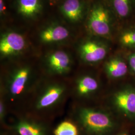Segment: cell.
Returning a JSON list of instances; mask_svg holds the SVG:
<instances>
[{
	"label": "cell",
	"mask_w": 135,
	"mask_h": 135,
	"mask_svg": "<svg viewBox=\"0 0 135 135\" xmlns=\"http://www.w3.org/2000/svg\"><path fill=\"white\" fill-rule=\"evenodd\" d=\"M105 68L108 76L113 78L123 77L128 70L127 64L120 55H117L109 59L105 64Z\"/></svg>",
	"instance_id": "4fadbf2b"
},
{
	"label": "cell",
	"mask_w": 135,
	"mask_h": 135,
	"mask_svg": "<svg viewBox=\"0 0 135 135\" xmlns=\"http://www.w3.org/2000/svg\"><path fill=\"white\" fill-rule=\"evenodd\" d=\"M98 88V83L94 78L85 76L78 81L77 90L79 95L86 96L96 91Z\"/></svg>",
	"instance_id": "2e32d148"
},
{
	"label": "cell",
	"mask_w": 135,
	"mask_h": 135,
	"mask_svg": "<svg viewBox=\"0 0 135 135\" xmlns=\"http://www.w3.org/2000/svg\"><path fill=\"white\" fill-rule=\"evenodd\" d=\"M128 135L127 134H121V135Z\"/></svg>",
	"instance_id": "44dd1931"
},
{
	"label": "cell",
	"mask_w": 135,
	"mask_h": 135,
	"mask_svg": "<svg viewBox=\"0 0 135 135\" xmlns=\"http://www.w3.org/2000/svg\"><path fill=\"white\" fill-rule=\"evenodd\" d=\"M120 25L135 20V0H107Z\"/></svg>",
	"instance_id": "5b68a950"
},
{
	"label": "cell",
	"mask_w": 135,
	"mask_h": 135,
	"mask_svg": "<svg viewBox=\"0 0 135 135\" xmlns=\"http://www.w3.org/2000/svg\"><path fill=\"white\" fill-rule=\"evenodd\" d=\"M17 8L20 14L27 18H33L42 9L40 0H18Z\"/></svg>",
	"instance_id": "5bb4252c"
},
{
	"label": "cell",
	"mask_w": 135,
	"mask_h": 135,
	"mask_svg": "<svg viewBox=\"0 0 135 135\" xmlns=\"http://www.w3.org/2000/svg\"><path fill=\"white\" fill-rule=\"evenodd\" d=\"M69 36V31L61 25H53L43 30L40 35L41 41L44 43H53L62 41Z\"/></svg>",
	"instance_id": "8fae6325"
},
{
	"label": "cell",
	"mask_w": 135,
	"mask_h": 135,
	"mask_svg": "<svg viewBox=\"0 0 135 135\" xmlns=\"http://www.w3.org/2000/svg\"><path fill=\"white\" fill-rule=\"evenodd\" d=\"M16 130L20 135H45L42 126L30 121H20L16 126Z\"/></svg>",
	"instance_id": "9a60e30c"
},
{
	"label": "cell",
	"mask_w": 135,
	"mask_h": 135,
	"mask_svg": "<svg viewBox=\"0 0 135 135\" xmlns=\"http://www.w3.org/2000/svg\"><path fill=\"white\" fill-rule=\"evenodd\" d=\"M78 119L84 129L92 135H105L111 131L114 126L107 114L89 108L80 110Z\"/></svg>",
	"instance_id": "7a4b0ae2"
},
{
	"label": "cell",
	"mask_w": 135,
	"mask_h": 135,
	"mask_svg": "<svg viewBox=\"0 0 135 135\" xmlns=\"http://www.w3.org/2000/svg\"><path fill=\"white\" fill-rule=\"evenodd\" d=\"M60 10L64 16L72 22L80 21L86 13V5L82 0H65Z\"/></svg>",
	"instance_id": "8992f818"
},
{
	"label": "cell",
	"mask_w": 135,
	"mask_h": 135,
	"mask_svg": "<svg viewBox=\"0 0 135 135\" xmlns=\"http://www.w3.org/2000/svg\"><path fill=\"white\" fill-rule=\"evenodd\" d=\"M0 115L1 117H3V114H4V105L3 104V103H2V102H1V104H0Z\"/></svg>",
	"instance_id": "ffe728a7"
},
{
	"label": "cell",
	"mask_w": 135,
	"mask_h": 135,
	"mask_svg": "<svg viewBox=\"0 0 135 135\" xmlns=\"http://www.w3.org/2000/svg\"><path fill=\"white\" fill-rule=\"evenodd\" d=\"M55 135H78L77 128L72 123L64 121L60 124L54 131Z\"/></svg>",
	"instance_id": "e0dca14e"
},
{
	"label": "cell",
	"mask_w": 135,
	"mask_h": 135,
	"mask_svg": "<svg viewBox=\"0 0 135 135\" xmlns=\"http://www.w3.org/2000/svg\"><path fill=\"white\" fill-rule=\"evenodd\" d=\"M47 62L51 71L58 74L67 72L71 65L70 56L63 51H57L50 55Z\"/></svg>",
	"instance_id": "30bf717a"
},
{
	"label": "cell",
	"mask_w": 135,
	"mask_h": 135,
	"mask_svg": "<svg viewBox=\"0 0 135 135\" xmlns=\"http://www.w3.org/2000/svg\"><path fill=\"white\" fill-rule=\"evenodd\" d=\"M115 36L122 48L135 50V20L120 25Z\"/></svg>",
	"instance_id": "52a82bcc"
},
{
	"label": "cell",
	"mask_w": 135,
	"mask_h": 135,
	"mask_svg": "<svg viewBox=\"0 0 135 135\" xmlns=\"http://www.w3.org/2000/svg\"><path fill=\"white\" fill-rule=\"evenodd\" d=\"M26 42L21 34L8 32L3 35L0 41V53L4 56H10L21 52L25 48Z\"/></svg>",
	"instance_id": "277c9868"
},
{
	"label": "cell",
	"mask_w": 135,
	"mask_h": 135,
	"mask_svg": "<svg viewBox=\"0 0 135 135\" xmlns=\"http://www.w3.org/2000/svg\"><path fill=\"white\" fill-rule=\"evenodd\" d=\"M102 39L95 36V38L88 39L80 45L79 53L84 62L98 63L106 57L109 48L107 43Z\"/></svg>",
	"instance_id": "3957f363"
},
{
	"label": "cell",
	"mask_w": 135,
	"mask_h": 135,
	"mask_svg": "<svg viewBox=\"0 0 135 135\" xmlns=\"http://www.w3.org/2000/svg\"><path fill=\"white\" fill-rule=\"evenodd\" d=\"M115 103L126 116H135V91L124 90L118 92L115 96Z\"/></svg>",
	"instance_id": "ba28073f"
},
{
	"label": "cell",
	"mask_w": 135,
	"mask_h": 135,
	"mask_svg": "<svg viewBox=\"0 0 135 135\" xmlns=\"http://www.w3.org/2000/svg\"><path fill=\"white\" fill-rule=\"evenodd\" d=\"M127 60L131 70L135 73V50H133L128 55Z\"/></svg>",
	"instance_id": "ac0fdd59"
},
{
	"label": "cell",
	"mask_w": 135,
	"mask_h": 135,
	"mask_svg": "<svg viewBox=\"0 0 135 135\" xmlns=\"http://www.w3.org/2000/svg\"><path fill=\"white\" fill-rule=\"evenodd\" d=\"M6 10V7L5 6V3L4 0H0V13L3 14Z\"/></svg>",
	"instance_id": "d6986e66"
},
{
	"label": "cell",
	"mask_w": 135,
	"mask_h": 135,
	"mask_svg": "<svg viewBox=\"0 0 135 135\" xmlns=\"http://www.w3.org/2000/svg\"><path fill=\"white\" fill-rule=\"evenodd\" d=\"M31 72L27 67H22L15 72L10 80L9 90L12 96L21 95L26 88L30 77Z\"/></svg>",
	"instance_id": "9c48e42d"
},
{
	"label": "cell",
	"mask_w": 135,
	"mask_h": 135,
	"mask_svg": "<svg viewBox=\"0 0 135 135\" xmlns=\"http://www.w3.org/2000/svg\"><path fill=\"white\" fill-rule=\"evenodd\" d=\"M64 90V87L58 85L48 88L40 98L37 104V109H43L54 105L61 98Z\"/></svg>",
	"instance_id": "7c38bea8"
},
{
	"label": "cell",
	"mask_w": 135,
	"mask_h": 135,
	"mask_svg": "<svg viewBox=\"0 0 135 135\" xmlns=\"http://www.w3.org/2000/svg\"><path fill=\"white\" fill-rule=\"evenodd\" d=\"M86 26L92 36L107 40L115 38L120 24L106 1L97 0L89 7Z\"/></svg>",
	"instance_id": "6da1fadb"
}]
</instances>
